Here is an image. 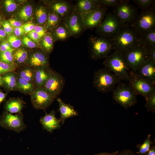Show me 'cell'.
Listing matches in <instances>:
<instances>
[{"mask_svg": "<svg viewBox=\"0 0 155 155\" xmlns=\"http://www.w3.org/2000/svg\"><path fill=\"white\" fill-rule=\"evenodd\" d=\"M138 36L129 25H123L120 30L109 39L113 49L123 54L137 44Z\"/></svg>", "mask_w": 155, "mask_h": 155, "instance_id": "6da1fadb", "label": "cell"}, {"mask_svg": "<svg viewBox=\"0 0 155 155\" xmlns=\"http://www.w3.org/2000/svg\"><path fill=\"white\" fill-rule=\"evenodd\" d=\"M103 64L121 81H128L130 69L122 53L115 51L105 58Z\"/></svg>", "mask_w": 155, "mask_h": 155, "instance_id": "7a4b0ae2", "label": "cell"}, {"mask_svg": "<svg viewBox=\"0 0 155 155\" xmlns=\"http://www.w3.org/2000/svg\"><path fill=\"white\" fill-rule=\"evenodd\" d=\"M88 46L90 57L94 60L105 58L113 49L109 39L92 35L88 38Z\"/></svg>", "mask_w": 155, "mask_h": 155, "instance_id": "3957f363", "label": "cell"}, {"mask_svg": "<svg viewBox=\"0 0 155 155\" xmlns=\"http://www.w3.org/2000/svg\"><path fill=\"white\" fill-rule=\"evenodd\" d=\"M121 81L110 70L104 67L94 72L93 84L98 92L105 93L112 91Z\"/></svg>", "mask_w": 155, "mask_h": 155, "instance_id": "277c9868", "label": "cell"}, {"mask_svg": "<svg viewBox=\"0 0 155 155\" xmlns=\"http://www.w3.org/2000/svg\"><path fill=\"white\" fill-rule=\"evenodd\" d=\"M128 81V86L136 95H141L146 100L155 92V83L131 70L129 71Z\"/></svg>", "mask_w": 155, "mask_h": 155, "instance_id": "5b68a950", "label": "cell"}, {"mask_svg": "<svg viewBox=\"0 0 155 155\" xmlns=\"http://www.w3.org/2000/svg\"><path fill=\"white\" fill-rule=\"evenodd\" d=\"M123 25L112 13H106L101 23L95 28V32L99 36L110 39L115 36Z\"/></svg>", "mask_w": 155, "mask_h": 155, "instance_id": "8992f818", "label": "cell"}, {"mask_svg": "<svg viewBox=\"0 0 155 155\" xmlns=\"http://www.w3.org/2000/svg\"><path fill=\"white\" fill-rule=\"evenodd\" d=\"M129 25L137 36L155 28L154 4L147 10L142 11L135 21Z\"/></svg>", "mask_w": 155, "mask_h": 155, "instance_id": "52a82bcc", "label": "cell"}, {"mask_svg": "<svg viewBox=\"0 0 155 155\" xmlns=\"http://www.w3.org/2000/svg\"><path fill=\"white\" fill-rule=\"evenodd\" d=\"M112 91L114 100L124 108L131 107L137 102L136 94L124 83H119Z\"/></svg>", "mask_w": 155, "mask_h": 155, "instance_id": "ba28073f", "label": "cell"}, {"mask_svg": "<svg viewBox=\"0 0 155 155\" xmlns=\"http://www.w3.org/2000/svg\"><path fill=\"white\" fill-rule=\"evenodd\" d=\"M112 12L123 25L132 24L139 15L137 8L126 0H121Z\"/></svg>", "mask_w": 155, "mask_h": 155, "instance_id": "9c48e42d", "label": "cell"}, {"mask_svg": "<svg viewBox=\"0 0 155 155\" xmlns=\"http://www.w3.org/2000/svg\"><path fill=\"white\" fill-rule=\"evenodd\" d=\"M123 54L129 69L134 72H136L147 57L145 49L138 44L134 46Z\"/></svg>", "mask_w": 155, "mask_h": 155, "instance_id": "30bf717a", "label": "cell"}, {"mask_svg": "<svg viewBox=\"0 0 155 155\" xmlns=\"http://www.w3.org/2000/svg\"><path fill=\"white\" fill-rule=\"evenodd\" d=\"M23 117L21 112L13 115L7 111L4 112L0 119V125L5 129L19 133L26 127Z\"/></svg>", "mask_w": 155, "mask_h": 155, "instance_id": "8fae6325", "label": "cell"}, {"mask_svg": "<svg viewBox=\"0 0 155 155\" xmlns=\"http://www.w3.org/2000/svg\"><path fill=\"white\" fill-rule=\"evenodd\" d=\"M65 83L64 77L59 73L53 71L42 87L51 96L55 98L61 93Z\"/></svg>", "mask_w": 155, "mask_h": 155, "instance_id": "7c38bea8", "label": "cell"}, {"mask_svg": "<svg viewBox=\"0 0 155 155\" xmlns=\"http://www.w3.org/2000/svg\"><path fill=\"white\" fill-rule=\"evenodd\" d=\"M63 21L69 29L71 37H77L86 30L82 15L75 7L71 13Z\"/></svg>", "mask_w": 155, "mask_h": 155, "instance_id": "4fadbf2b", "label": "cell"}, {"mask_svg": "<svg viewBox=\"0 0 155 155\" xmlns=\"http://www.w3.org/2000/svg\"><path fill=\"white\" fill-rule=\"evenodd\" d=\"M107 9L106 7L101 6L92 11L81 14L85 29L96 27L104 19Z\"/></svg>", "mask_w": 155, "mask_h": 155, "instance_id": "5bb4252c", "label": "cell"}, {"mask_svg": "<svg viewBox=\"0 0 155 155\" xmlns=\"http://www.w3.org/2000/svg\"><path fill=\"white\" fill-rule=\"evenodd\" d=\"M30 95L32 104L37 109H45L51 104L55 98L42 87L36 88Z\"/></svg>", "mask_w": 155, "mask_h": 155, "instance_id": "9a60e30c", "label": "cell"}, {"mask_svg": "<svg viewBox=\"0 0 155 155\" xmlns=\"http://www.w3.org/2000/svg\"><path fill=\"white\" fill-rule=\"evenodd\" d=\"M75 8V5L65 0L54 1L50 5L51 11L57 15L63 21L69 16Z\"/></svg>", "mask_w": 155, "mask_h": 155, "instance_id": "2e32d148", "label": "cell"}, {"mask_svg": "<svg viewBox=\"0 0 155 155\" xmlns=\"http://www.w3.org/2000/svg\"><path fill=\"white\" fill-rule=\"evenodd\" d=\"M135 73L155 83V61L147 57Z\"/></svg>", "mask_w": 155, "mask_h": 155, "instance_id": "e0dca14e", "label": "cell"}, {"mask_svg": "<svg viewBox=\"0 0 155 155\" xmlns=\"http://www.w3.org/2000/svg\"><path fill=\"white\" fill-rule=\"evenodd\" d=\"M55 111L53 110L50 113H46L45 115L40 118V122L43 128L47 131L52 133L53 131L59 129L61 127V121L56 117Z\"/></svg>", "mask_w": 155, "mask_h": 155, "instance_id": "ac0fdd59", "label": "cell"}, {"mask_svg": "<svg viewBox=\"0 0 155 155\" xmlns=\"http://www.w3.org/2000/svg\"><path fill=\"white\" fill-rule=\"evenodd\" d=\"M137 44L143 48L146 52L155 47V28L138 36Z\"/></svg>", "mask_w": 155, "mask_h": 155, "instance_id": "d6986e66", "label": "cell"}, {"mask_svg": "<svg viewBox=\"0 0 155 155\" xmlns=\"http://www.w3.org/2000/svg\"><path fill=\"white\" fill-rule=\"evenodd\" d=\"M34 70L35 85L36 88L41 87L51 75L53 70L49 66L36 67Z\"/></svg>", "mask_w": 155, "mask_h": 155, "instance_id": "ffe728a7", "label": "cell"}, {"mask_svg": "<svg viewBox=\"0 0 155 155\" xmlns=\"http://www.w3.org/2000/svg\"><path fill=\"white\" fill-rule=\"evenodd\" d=\"M81 14L92 11L101 6L100 0H78L75 5Z\"/></svg>", "mask_w": 155, "mask_h": 155, "instance_id": "44dd1931", "label": "cell"}, {"mask_svg": "<svg viewBox=\"0 0 155 155\" xmlns=\"http://www.w3.org/2000/svg\"><path fill=\"white\" fill-rule=\"evenodd\" d=\"M51 31L50 32L55 41H64L71 37L69 29L63 21Z\"/></svg>", "mask_w": 155, "mask_h": 155, "instance_id": "7402d4cb", "label": "cell"}, {"mask_svg": "<svg viewBox=\"0 0 155 155\" xmlns=\"http://www.w3.org/2000/svg\"><path fill=\"white\" fill-rule=\"evenodd\" d=\"M57 100L59 104L60 114L59 120L62 124H63L66 119L78 115L77 112L71 105L65 103L60 98H58Z\"/></svg>", "mask_w": 155, "mask_h": 155, "instance_id": "603a6c76", "label": "cell"}, {"mask_svg": "<svg viewBox=\"0 0 155 155\" xmlns=\"http://www.w3.org/2000/svg\"><path fill=\"white\" fill-rule=\"evenodd\" d=\"M47 54L45 52H37L30 56L29 63L31 67L35 68L49 66V61Z\"/></svg>", "mask_w": 155, "mask_h": 155, "instance_id": "cb8c5ba5", "label": "cell"}, {"mask_svg": "<svg viewBox=\"0 0 155 155\" xmlns=\"http://www.w3.org/2000/svg\"><path fill=\"white\" fill-rule=\"evenodd\" d=\"M36 87L34 84L22 79L17 74L16 89L24 94L31 95L36 89Z\"/></svg>", "mask_w": 155, "mask_h": 155, "instance_id": "d4e9b609", "label": "cell"}, {"mask_svg": "<svg viewBox=\"0 0 155 155\" xmlns=\"http://www.w3.org/2000/svg\"><path fill=\"white\" fill-rule=\"evenodd\" d=\"M24 102L18 98H12L5 103V108L10 113H19L24 107Z\"/></svg>", "mask_w": 155, "mask_h": 155, "instance_id": "484cf974", "label": "cell"}, {"mask_svg": "<svg viewBox=\"0 0 155 155\" xmlns=\"http://www.w3.org/2000/svg\"><path fill=\"white\" fill-rule=\"evenodd\" d=\"M2 75V85L8 91L16 89L17 80V74L16 72L12 71Z\"/></svg>", "mask_w": 155, "mask_h": 155, "instance_id": "4316f807", "label": "cell"}, {"mask_svg": "<svg viewBox=\"0 0 155 155\" xmlns=\"http://www.w3.org/2000/svg\"><path fill=\"white\" fill-rule=\"evenodd\" d=\"M41 39V46L44 51L47 54L50 53L53 49L55 41L51 32H46Z\"/></svg>", "mask_w": 155, "mask_h": 155, "instance_id": "83f0119b", "label": "cell"}, {"mask_svg": "<svg viewBox=\"0 0 155 155\" xmlns=\"http://www.w3.org/2000/svg\"><path fill=\"white\" fill-rule=\"evenodd\" d=\"M48 10L44 5H41L36 8L35 15L38 23L45 25L50 11Z\"/></svg>", "mask_w": 155, "mask_h": 155, "instance_id": "f1b7e54d", "label": "cell"}, {"mask_svg": "<svg viewBox=\"0 0 155 155\" xmlns=\"http://www.w3.org/2000/svg\"><path fill=\"white\" fill-rule=\"evenodd\" d=\"M62 22V20L57 15L52 11H50L45 24V27L46 31L52 30Z\"/></svg>", "mask_w": 155, "mask_h": 155, "instance_id": "f546056e", "label": "cell"}, {"mask_svg": "<svg viewBox=\"0 0 155 155\" xmlns=\"http://www.w3.org/2000/svg\"><path fill=\"white\" fill-rule=\"evenodd\" d=\"M17 74L22 79L34 84V69L26 67L20 70Z\"/></svg>", "mask_w": 155, "mask_h": 155, "instance_id": "4dcf8cb0", "label": "cell"}, {"mask_svg": "<svg viewBox=\"0 0 155 155\" xmlns=\"http://www.w3.org/2000/svg\"><path fill=\"white\" fill-rule=\"evenodd\" d=\"M13 53L14 60L19 64L24 63L28 58L27 52L24 49H18Z\"/></svg>", "mask_w": 155, "mask_h": 155, "instance_id": "1f68e13d", "label": "cell"}, {"mask_svg": "<svg viewBox=\"0 0 155 155\" xmlns=\"http://www.w3.org/2000/svg\"><path fill=\"white\" fill-rule=\"evenodd\" d=\"M153 142L150 140V135L149 134L144 143L141 144H138L136 147L139 149L137 153L139 155H144L149 150Z\"/></svg>", "mask_w": 155, "mask_h": 155, "instance_id": "d6a6232c", "label": "cell"}, {"mask_svg": "<svg viewBox=\"0 0 155 155\" xmlns=\"http://www.w3.org/2000/svg\"><path fill=\"white\" fill-rule=\"evenodd\" d=\"M32 11V6L29 5H26L21 9L18 14L19 17L22 20L27 21L31 17Z\"/></svg>", "mask_w": 155, "mask_h": 155, "instance_id": "836d02e7", "label": "cell"}, {"mask_svg": "<svg viewBox=\"0 0 155 155\" xmlns=\"http://www.w3.org/2000/svg\"><path fill=\"white\" fill-rule=\"evenodd\" d=\"M0 60L7 63L15 65L14 59L13 52L10 51L1 52L0 53Z\"/></svg>", "mask_w": 155, "mask_h": 155, "instance_id": "e575fe53", "label": "cell"}, {"mask_svg": "<svg viewBox=\"0 0 155 155\" xmlns=\"http://www.w3.org/2000/svg\"><path fill=\"white\" fill-rule=\"evenodd\" d=\"M133 1L142 9V11L147 10L155 4L154 0H133Z\"/></svg>", "mask_w": 155, "mask_h": 155, "instance_id": "d590c367", "label": "cell"}, {"mask_svg": "<svg viewBox=\"0 0 155 155\" xmlns=\"http://www.w3.org/2000/svg\"><path fill=\"white\" fill-rule=\"evenodd\" d=\"M145 107L148 111L155 112V92L153 93L146 100Z\"/></svg>", "mask_w": 155, "mask_h": 155, "instance_id": "8d00e7d4", "label": "cell"}, {"mask_svg": "<svg viewBox=\"0 0 155 155\" xmlns=\"http://www.w3.org/2000/svg\"><path fill=\"white\" fill-rule=\"evenodd\" d=\"M16 69V67L15 65L9 64L0 60V75L14 71Z\"/></svg>", "mask_w": 155, "mask_h": 155, "instance_id": "74e56055", "label": "cell"}, {"mask_svg": "<svg viewBox=\"0 0 155 155\" xmlns=\"http://www.w3.org/2000/svg\"><path fill=\"white\" fill-rule=\"evenodd\" d=\"M7 40L12 48H17L21 45L22 41L17 36L14 34H11L7 37Z\"/></svg>", "mask_w": 155, "mask_h": 155, "instance_id": "f35d334b", "label": "cell"}, {"mask_svg": "<svg viewBox=\"0 0 155 155\" xmlns=\"http://www.w3.org/2000/svg\"><path fill=\"white\" fill-rule=\"evenodd\" d=\"M4 5L5 10L8 13L14 11L17 6V4L12 0H5L4 2Z\"/></svg>", "mask_w": 155, "mask_h": 155, "instance_id": "ab89813d", "label": "cell"}, {"mask_svg": "<svg viewBox=\"0 0 155 155\" xmlns=\"http://www.w3.org/2000/svg\"><path fill=\"white\" fill-rule=\"evenodd\" d=\"M101 6L107 7H115L121 1V0H100Z\"/></svg>", "mask_w": 155, "mask_h": 155, "instance_id": "60d3db41", "label": "cell"}, {"mask_svg": "<svg viewBox=\"0 0 155 155\" xmlns=\"http://www.w3.org/2000/svg\"><path fill=\"white\" fill-rule=\"evenodd\" d=\"M3 29L8 36L12 34L13 32V28L10 25L8 21L3 20L1 23Z\"/></svg>", "mask_w": 155, "mask_h": 155, "instance_id": "b9f144b4", "label": "cell"}, {"mask_svg": "<svg viewBox=\"0 0 155 155\" xmlns=\"http://www.w3.org/2000/svg\"><path fill=\"white\" fill-rule=\"evenodd\" d=\"M1 52L10 51L13 52L14 49L11 47L7 40H5L0 43Z\"/></svg>", "mask_w": 155, "mask_h": 155, "instance_id": "7bdbcfd3", "label": "cell"}, {"mask_svg": "<svg viewBox=\"0 0 155 155\" xmlns=\"http://www.w3.org/2000/svg\"><path fill=\"white\" fill-rule=\"evenodd\" d=\"M22 41L24 45L30 48H34L36 46V44L27 36L24 37Z\"/></svg>", "mask_w": 155, "mask_h": 155, "instance_id": "ee69618b", "label": "cell"}, {"mask_svg": "<svg viewBox=\"0 0 155 155\" xmlns=\"http://www.w3.org/2000/svg\"><path fill=\"white\" fill-rule=\"evenodd\" d=\"M34 30L41 38L47 32L45 27L39 25L35 26Z\"/></svg>", "mask_w": 155, "mask_h": 155, "instance_id": "f6af8a7d", "label": "cell"}, {"mask_svg": "<svg viewBox=\"0 0 155 155\" xmlns=\"http://www.w3.org/2000/svg\"><path fill=\"white\" fill-rule=\"evenodd\" d=\"M28 36L29 38L37 42H39L41 39L34 29L29 32Z\"/></svg>", "mask_w": 155, "mask_h": 155, "instance_id": "bcb514c9", "label": "cell"}, {"mask_svg": "<svg viewBox=\"0 0 155 155\" xmlns=\"http://www.w3.org/2000/svg\"><path fill=\"white\" fill-rule=\"evenodd\" d=\"M34 25L30 22L26 23L22 26V27L24 29L25 34H28L31 31L34 30Z\"/></svg>", "mask_w": 155, "mask_h": 155, "instance_id": "7dc6e473", "label": "cell"}, {"mask_svg": "<svg viewBox=\"0 0 155 155\" xmlns=\"http://www.w3.org/2000/svg\"><path fill=\"white\" fill-rule=\"evenodd\" d=\"M14 32L17 36H20L25 34L24 29L22 26L18 27H13Z\"/></svg>", "mask_w": 155, "mask_h": 155, "instance_id": "c3c4849f", "label": "cell"}, {"mask_svg": "<svg viewBox=\"0 0 155 155\" xmlns=\"http://www.w3.org/2000/svg\"><path fill=\"white\" fill-rule=\"evenodd\" d=\"M8 21L13 27H20L22 25L21 22L13 18L10 19Z\"/></svg>", "mask_w": 155, "mask_h": 155, "instance_id": "681fc988", "label": "cell"}, {"mask_svg": "<svg viewBox=\"0 0 155 155\" xmlns=\"http://www.w3.org/2000/svg\"><path fill=\"white\" fill-rule=\"evenodd\" d=\"M117 155H136L132 150H125L119 153Z\"/></svg>", "mask_w": 155, "mask_h": 155, "instance_id": "f907efd6", "label": "cell"}, {"mask_svg": "<svg viewBox=\"0 0 155 155\" xmlns=\"http://www.w3.org/2000/svg\"><path fill=\"white\" fill-rule=\"evenodd\" d=\"M7 34L3 28H0V41H2L5 40Z\"/></svg>", "mask_w": 155, "mask_h": 155, "instance_id": "816d5d0a", "label": "cell"}, {"mask_svg": "<svg viewBox=\"0 0 155 155\" xmlns=\"http://www.w3.org/2000/svg\"><path fill=\"white\" fill-rule=\"evenodd\" d=\"M145 155H155V146H151L149 150Z\"/></svg>", "mask_w": 155, "mask_h": 155, "instance_id": "f5cc1de1", "label": "cell"}, {"mask_svg": "<svg viewBox=\"0 0 155 155\" xmlns=\"http://www.w3.org/2000/svg\"><path fill=\"white\" fill-rule=\"evenodd\" d=\"M119 153V151H117L112 153L104 152L96 154L94 155H117Z\"/></svg>", "mask_w": 155, "mask_h": 155, "instance_id": "db71d44e", "label": "cell"}, {"mask_svg": "<svg viewBox=\"0 0 155 155\" xmlns=\"http://www.w3.org/2000/svg\"><path fill=\"white\" fill-rule=\"evenodd\" d=\"M7 94V93H4L1 91H0V104L5 99Z\"/></svg>", "mask_w": 155, "mask_h": 155, "instance_id": "11a10c76", "label": "cell"}, {"mask_svg": "<svg viewBox=\"0 0 155 155\" xmlns=\"http://www.w3.org/2000/svg\"><path fill=\"white\" fill-rule=\"evenodd\" d=\"M3 20L2 16L0 14V28L1 26V23Z\"/></svg>", "mask_w": 155, "mask_h": 155, "instance_id": "9f6ffc18", "label": "cell"}, {"mask_svg": "<svg viewBox=\"0 0 155 155\" xmlns=\"http://www.w3.org/2000/svg\"><path fill=\"white\" fill-rule=\"evenodd\" d=\"M2 80L1 75H0V86L2 85Z\"/></svg>", "mask_w": 155, "mask_h": 155, "instance_id": "6f0895ef", "label": "cell"}, {"mask_svg": "<svg viewBox=\"0 0 155 155\" xmlns=\"http://www.w3.org/2000/svg\"><path fill=\"white\" fill-rule=\"evenodd\" d=\"M65 155H70L68 154H65Z\"/></svg>", "mask_w": 155, "mask_h": 155, "instance_id": "680465c9", "label": "cell"}, {"mask_svg": "<svg viewBox=\"0 0 155 155\" xmlns=\"http://www.w3.org/2000/svg\"><path fill=\"white\" fill-rule=\"evenodd\" d=\"M1 52L0 48V53Z\"/></svg>", "mask_w": 155, "mask_h": 155, "instance_id": "91938a15", "label": "cell"}]
</instances>
